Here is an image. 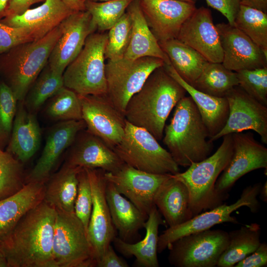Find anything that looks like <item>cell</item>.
I'll use <instances>...</instances> for the list:
<instances>
[{"mask_svg":"<svg viewBox=\"0 0 267 267\" xmlns=\"http://www.w3.org/2000/svg\"><path fill=\"white\" fill-rule=\"evenodd\" d=\"M56 209L43 201L0 242L8 267H56L52 254Z\"/></svg>","mask_w":267,"mask_h":267,"instance_id":"cell-1","label":"cell"},{"mask_svg":"<svg viewBox=\"0 0 267 267\" xmlns=\"http://www.w3.org/2000/svg\"><path fill=\"white\" fill-rule=\"evenodd\" d=\"M186 92L163 66L153 71L141 88L129 100L124 117L127 121L142 128L158 140L162 139L166 120Z\"/></svg>","mask_w":267,"mask_h":267,"instance_id":"cell-2","label":"cell"},{"mask_svg":"<svg viewBox=\"0 0 267 267\" xmlns=\"http://www.w3.org/2000/svg\"><path fill=\"white\" fill-rule=\"evenodd\" d=\"M205 126L190 96H184L175 106L170 123L165 126L163 142L179 166L189 167L209 156L213 149Z\"/></svg>","mask_w":267,"mask_h":267,"instance_id":"cell-3","label":"cell"},{"mask_svg":"<svg viewBox=\"0 0 267 267\" xmlns=\"http://www.w3.org/2000/svg\"><path fill=\"white\" fill-rule=\"evenodd\" d=\"M59 25L43 38L20 44L0 55V76L18 101L24 100L47 64L52 49L61 35Z\"/></svg>","mask_w":267,"mask_h":267,"instance_id":"cell-4","label":"cell"},{"mask_svg":"<svg viewBox=\"0 0 267 267\" xmlns=\"http://www.w3.org/2000/svg\"><path fill=\"white\" fill-rule=\"evenodd\" d=\"M216 151L205 159L192 163L185 172L173 175L188 189L193 216L212 209L224 200L216 192V181L229 162L233 152L232 134L224 135Z\"/></svg>","mask_w":267,"mask_h":267,"instance_id":"cell-5","label":"cell"},{"mask_svg":"<svg viewBox=\"0 0 267 267\" xmlns=\"http://www.w3.org/2000/svg\"><path fill=\"white\" fill-rule=\"evenodd\" d=\"M107 34L93 33L63 74L64 86L80 95L107 96L104 49Z\"/></svg>","mask_w":267,"mask_h":267,"instance_id":"cell-6","label":"cell"},{"mask_svg":"<svg viewBox=\"0 0 267 267\" xmlns=\"http://www.w3.org/2000/svg\"><path fill=\"white\" fill-rule=\"evenodd\" d=\"M146 130L126 122L124 134L113 150L123 162L136 169L154 174L180 172L168 150Z\"/></svg>","mask_w":267,"mask_h":267,"instance_id":"cell-7","label":"cell"},{"mask_svg":"<svg viewBox=\"0 0 267 267\" xmlns=\"http://www.w3.org/2000/svg\"><path fill=\"white\" fill-rule=\"evenodd\" d=\"M164 64L162 59L154 57L108 60L105 65L108 98L124 116L131 97L139 90L153 71Z\"/></svg>","mask_w":267,"mask_h":267,"instance_id":"cell-8","label":"cell"},{"mask_svg":"<svg viewBox=\"0 0 267 267\" xmlns=\"http://www.w3.org/2000/svg\"><path fill=\"white\" fill-rule=\"evenodd\" d=\"M56 211L52 244L56 267H95L88 233L81 221L75 213Z\"/></svg>","mask_w":267,"mask_h":267,"instance_id":"cell-9","label":"cell"},{"mask_svg":"<svg viewBox=\"0 0 267 267\" xmlns=\"http://www.w3.org/2000/svg\"><path fill=\"white\" fill-rule=\"evenodd\" d=\"M262 185L261 182L249 185L243 190L240 198L234 203H223L198 214L182 223L169 227L158 237V253H161L173 242L185 235L210 229L223 222L238 223L237 219L231 214L240 207L246 206L252 213H257L260 208L257 196Z\"/></svg>","mask_w":267,"mask_h":267,"instance_id":"cell-10","label":"cell"},{"mask_svg":"<svg viewBox=\"0 0 267 267\" xmlns=\"http://www.w3.org/2000/svg\"><path fill=\"white\" fill-rule=\"evenodd\" d=\"M228 232L208 229L182 236L168 248V261L176 267H215L227 248Z\"/></svg>","mask_w":267,"mask_h":267,"instance_id":"cell-11","label":"cell"},{"mask_svg":"<svg viewBox=\"0 0 267 267\" xmlns=\"http://www.w3.org/2000/svg\"><path fill=\"white\" fill-rule=\"evenodd\" d=\"M233 152L230 160L215 184L217 194L224 201L236 181L255 170L267 169V148L251 133L232 134Z\"/></svg>","mask_w":267,"mask_h":267,"instance_id":"cell-12","label":"cell"},{"mask_svg":"<svg viewBox=\"0 0 267 267\" xmlns=\"http://www.w3.org/2000/svg\"><path fill=\"white\" fill-rule=\"evenodd\" d=\"M225 97L229 107L228 118L222 129L210 140L213 142L226 134L252 130L259 134L263 143L267 144V106L239 86L229 90Z\"/></svg>","mask_w":267,"mask_h":267,"instance_id":"cell-13","label":"cell"},{"mask_svg":"<svg viewBox=\"0 0 267 267\" xmlns=\"http://www.w3.org/2000/svg\"><path fill=\"white\" fill-rule=\"evenodd\" d=\"M85 169L89 177L92 196L88 237L96 264L111 245L116 237V232L106 200L105 171L100 169Z\"/></svg>","mask_w":267,"mask_h":267,"instance_id":"cell-14","label":"cell"},{"mask_svg":"<svg viewBox=\"0 0 267 267\" xmlns=\"http://www.w3.org/2000/svg\"><path fill=\"white\" fill-rule=\"evenodd\" d=\"M59 25L61 35L52 49L47 64L55 73L63 75L82 49L87 38L97 27L87 10L74 12Z\"/></svg>","mask_w":267,"mask_h":267,"instance_id":"cell-15","label":"cell"},{"mask_svg":"<svg viewBox=\"0 0 267 267\" xmlns=\"http://www.w3.org/2000/svg\"><path fill=\"white\" fill-rule=\"evenodd\" d=\"M171 175L149 173L125 163L115 172L104 173L106 180L146 216L155 206L158 189Z\"/></svg>","mask_w":267,"mask_h":267,"instance_id":"cell-16","label":"cell"},{"mask_svg":"<svg viewBox=\"0 0 267 267\" xmlns=\"http://www.w3.org/2000/svg\"><path fill=\"white\" fill-rule=\"evenodd\" d=\"M86 129L113 148L125 133L126 120L107 96L78 95Z\"/></svg>","mask_w":267,"mask_h":267,"instance_id":"cell-17","label":"cell"},{"mask_svg":"<svg viewBox=\"0 0 267 267\" xmlns=\"http://www.w3.org/2000/svg\"><path fill=\"white\" fill-rule=\"evenodd\" d=\"M216 26L225 68L236 72L267 66V54L239 29L228 23Z\"/></svg>","mask_w":267,"mask_h":267,"instance_id":"cell-18","label":"cell"},{"mask_svg":"<svg viewBox=\"0 0 267 267\" xmlns=\"http://www.w3.org/2000/svg\"><path fill=\"white\" fill-rule=\"evenodd\" d=\"M145 19L159 43L177 39L195 4L179 0H140Z\"/></svg>","mask_w":267,"mask_h":267,"instance_id":"cell-19","label":"cell"},{"mask_svg":"<svg viewBox=\"0 0 267 267\" xmlns=\"http://www.w3.org/2000/svg\"><path fill=\"white\" fill-rule=\"evenodd\" d=\"M177 39L196 50L208 62L222 63L223 55L220 36L209 9L196 8L183 23Z\"/></svg>","mask_w":267,"mask_h":267,"instance_id":"cell-20","label":"cell"},{"mask_svg":"<svg viewBox=\"0 0 267 267\" xmlns=\"http://www.w3.org/2000/svg\"><path fill=\"white\" fill-rule=\"evenodd\" d=\"M85 129L83 120L61 121L52 127L40 158L26 176V183H45L61 155L70 147L78 134Z\"/></svg>","mask_w":267,"mask_h":267,"instance_id":"cell-21","label":"cell"},{"mask_svg":"<svg viewBox=\"0 0 267 267\" xmlns=\"http://www.w3.org/2000/svg\"><path fill=\"white\" fill-rule=\"evenodd\" d=\"M68 149L65 163L72 166L113 172L124 164L113 148L86 129L78 134Z\"/></svg>","mask_w":267,"mask_h":267,"instance_id":"cell-22","label":"cell"},{"mask_svg":"<svg viewBox=\"0 0 267 267\" xmlns=\"http://www.w3.org/2000/svg\"><path fill=\"white\" fill-rule=\"evenodd\" d=\"M74 12L62 0H45L37 7L5 17L0 22L12 27L26 29L35 41L44 37Z\"/></svg>","mask_w":267,"mask_h":267,"instance_id":"cell-23","label":"cell"},{"mask_svg":"<svg viewBox=\"0 0 267 267\" xmlns=\"http://www.w3.org/2000/svg\"><path fill=\"white\" fill-rule=\"evenodd\" d=\"M41 132L35 114L18 101L9 141L6 151L23 164L29 161L40 148Z\"/></svg>","mask_w":267,"mask_h":267,"instance_id":"cell-24","label":"cell"},{"mask_svg":"<svg viewBox=\"0 0 267 267\" xmlns=\"http://www.w3.org/2000/svg\"><path fill=\"white\" fill-rule=\"evenodd\" d=\"M165 222L155 205L149 212L143 227L146 230L145 237L135 243L124 241L115 237L112 242L117 250L124 256L135 258L134 264L140 267H159L157 257L158 229Z\"/></svg>","mask_w":267,"mask_h":267,"instance_id":"cell-25","label":"cell"},{"mask_svg":"<svg viewBox=\"0 0 267 267\" xmlns=\"http://www.w3.org/2000/svg\"><path fill=\"white\" fill-rule=\"evenodd\" d=\"M154 203L169 227L182 223L193 217L188 189L173 175L160 185Z\"/></svg>","mask_w":267,"mask_h":267,"instance_id":"cell-26","label":"cell"},{"mask_svg":"<svg viewBox=\"0 0 267 267\" xmlns=\"http://www.w3.org/2000/svg\"><path fill=\"white\" fill-rule=\"evenodd\" d=\"M44 183L29 182L16 193L0 200V242L27 212L44 200Z\"/></svg>","mask_w":267,"mask_h":267,"instance_id":"cell-27","label":"cell"},{"mask_svg":"<svg viewBox=\"0 0 267 267\" xmlns=\"http://www.w3.org/2000/svg\"><path fill=\"white\" fill-rule=\"evenodd\" d=\"M164 67L189 94L208 131L210 138L218 134L224 127L228 116L226 97H216L200 91L183 80L171 64H165Z\"/></svg>","mask_w":267,"mask_h":267,"instance_id":"cell-28","label":"cell"},{"mask_svg":"<svg viewBox=\"0 0 267 267\" xmlns=\"http://www.w3.org/2000/svg\"><path fill=\"white\" fill-rule=\"evenodd\" d=\"M126 11L132 20L131 41L124 57L135 59L143 57H154L162 59L165 64H171L167 54L150 29L142 11L140 0H134Z\"/></svg>","mask_w":267,"mask_h":267,"instance_id":"cell-29","label":"cell"},{"mask_svg":"<svg viewBox=\"0 0 267 267\" xmlns=\"http://www.w3.org/2000/svg\"><path fill=\"white\" fill-rule=\"evenodd\" d=\"M105 191L113 225L118 231L120 238L130 242V240L137 235L139 229L143 227L148 216L122 196L108 181Z\"/></svg>","mask_w":267,"mask_h":267,"instance_id":"cell-30","label":"cell"},{"mask_svg":"<svg viewBox=\"0 0 267 267\" xmlns=\"http://www.w3.org/2000/svg\"><path fill=\"white\" fill-rule=\"evenodd\" d=\"M82 169L64 163L61 168L51 175L45 183L43 201L56 210L74 213L78 174Z\"/></svg>","mask_w":267,"mask_h":267,"instance_id":"cell-31","label":"cell"},{"mask_svg":"<svg viewBox=\"0 0 267 267\" xmlns=\"http://www.w3.org/2000/svg\"><path fill=\"white\" fill-rule=\"evenodd\" d=\"M159 44L175 71L183 80L192 86L208 61L196 50L177 39Z\"/></svg>","mask_w":267,"mask_h":267,"instance_id":"cell-32","label":"cell"},{"mask_svg":"<svg viewBox=\"0 0 267 267\" xmlns=\"http://www.w3.org/2000/svg\"><path fill=\"white\" fill-rule=\"evenodd\" d=\"M260 225L252 223L228 232L229 243L218 262V267H233L259 246Z\"/></svg>","mask_w":267,"mask_h":267,"instance_id":"cell-33","label":"cell"},{"mask_svg":"<svg viewBox=\"0 0 267 267\" xmlns=\"http://www.w3.org/2000/svg\"><path fill=\"white\" fill-rule=\"evenodd\" d=\"M238 85L236 72L227 69L222 63L208 61L192 86L209 95L224 97Z\"/></svg>","mask_w":267,"mask_h":267,"instance_id":"cell-34","label":"cell"},{"mask_svg":"<svg viewBox=\"0 0 267 267\" xmlns=\"http://www.w3.org/2000/svg\"><path fill=\"white\" fill-rule=\"evenodd\" d=\"M64 87L63 75L55 73L47 64L23 100L27 109L35 114L50 98Z\"/></svg>","mask_w":267,"mask_h":267,"instance_id":"cell-35","label":"cell"},{"mask_svg":"<svg viewBox=\"0 0 267 267\" xmlns=\"http://www.w3.org/2000/svg\"><path fill=\"white\" fill-rule=\"evenodd\" d=\"M233 26L267 54V13L240 5Z\"/></svg>","mask_w":267,"mask_h":267,"instance_id":"cell-36","label":"cell"},{"mask_svg":"<svg viewBox=\"0 0 267 267\" xmlns=\"http://www.w3.org/2000/svg\"><path fill=\"white\" fill-rule=\"evenodd\" d=\"M45 114L53 121L83 120L82 105L78 94L63 87L48 100Z\"/></svg>","mask_w":267,"mask_h":267,"instance_id":"cell-37","label":"cell"},{"mask_svg":"<svg viewBox=\"0 0 267 267\" xmlns=\"http://www.w3.org/2000/svg\"><path fill=\"white\" fill-rule=\"evenodd\" d=\"M25 178L23 163L0 148V200L21 190L26 184Z\"/></svg>","mask_w":267,"mask_h":267,"instance_id":"cell-38","label":"cell"},{"mask_svg":"<svg viewBox=\"0 0 267 267\" xmlns=\"http://www.w3.org/2000/svg\"><path fill=\"white\" fill-rule=\"evenodd\" d=\"M133 0H85V9L91 15L97 29L100 32H103L108 30L120 19Z\"/></svg>","mask_w":267,"mask_h":267,"instance_id":"cell-39","label":"cell"},{"mask_svg":"<svg viewBox=\"0 0 267 267\" xmlns=\"http://www.w3.org/2000/svg\"><path fill=\"white\" fill-rule=\"evenodd\" d=\"M132 30V20L126 11L108 30L104 49L105 59L114 61L124 57L130 43Z\"/></svg>","mask_w":267,"mask_h":267,"instance_id":"cell-40","label":"cell"},{"mask_svg":"<svg viewBox=\"0 0 267 267\" xmlns=\"http://www.w3.org/2000/svg\"><path fill=\"white\" fill-rule=\"evenodd\" d=\"M18 101L11 89L0 82V148L7 146L11 136Z\"/></svg>","mask_w":267,"mask_h":267,"instance_id":"cell-41","label":"cell"},{"mask_svg":"<svg viewBox=\"0 0 267 267\" xmlns=\"http://www.w3.org/2000/svg\"><path fill=\"white\" fill-rule=\"evenodd\" d=\"M239 86L248 95L267 106V66L236 72Z\"/></svg>","mask_w":267,"mask_h":267,"instance_id":"cell-42","label":"cell"},{"mask_svg":"<svg viewBox=\"0 0 267 267\" xmlns=\"http://www.w3.org/2000/svg\"><path fill=\"white\" fill-rule=\"evenodd\" d=\"M92 206V196L87 172L83 168L78 174V185L74 213L83 224L88 233Z\"/></svg>","mask_w":267,"mask_h":267,"instance_id":"cell-43","label":"cell"},{"mask_svg":"<svg viewBox=\"0 0 267 267\" xmlns=\"http://www.w3.org/2000/svg\"><path fill=\"white\" fill-rule=\"evenodd\" d=\"M32 41L26 29L12 27L0 22V55L20 44Z\"/></svg>","mask_w":267,"mask_h":267,"instance_id":"cell-44","label":"cell"},{"mask_svg":"<svg viewBox=\"0 0 267 267\" xmlns=\"http://www.w3.org/2000/svg\"><path fill=\"white\" fill-rule=\"evenodd\" d=\"M207 5L220 12L233 26L240 7V0H206Z\"/></svg>","mask_w":267,"mask_h":267,"instance_id":"cell-45","label":"cell"},{"mask_svg":"<svg viewBox=\"0 0 267 267\" xmlns=\"http://www.w3.org/2000/svg\"><path fill=\"white\" fill-rule=\"evenodd\" d=\"M267 266V244L264 242L251 254L235 265L234 267H264Z\"/></svg>","mask_w":267,"mask_h":267,"instance_id":"cell-46","label":"cell"},{"mask_svg":"<svg viewBox=\"0 0 267 267\" xmlns=\"http://www.w3.org/2000/svg\"><path fill=\"white\" fill-rule=\"evenodd\" d=\"M97 267H128V264L120 258L113 247L110 245L100 259L97 261Z\"/></svg>","mask_w":267,"mask_h":267,"instance_id":"cell-47","label":"cell"},{"mask_svg":"<svg viewBox=\"0 0 267 267\" xmlns=\"http://www.w3.org/2000/svg\"><path fill=\"white\" fill-rule=\"evenodd\" d=\"M45 0H9L5 9L3 17L19 15L30 8L36 3L44 2Z\"/></svg>","mask_w":267,"mask_h":267,"instance_id":"cell-48","label":"cell"},{"mask_svg":"<svg viewBox=\"0 0 267 267\" xmlns=\"http://www.w3.org/2000/svg\"><path fill=\"white\" fill-rule=\"evenodd\" d=\"M240 4L267 13V0H240Z\"/></svg>","mask_w":267,"mask_h":267,"instance_id":"cell-49","label":"cell"},{"mask_svg":"<svg viewBox=\"0 0 267 267\" xmlns=\"http://www.w3.org/2000/svg\"><path fill=\"white\" fill-rule=\"evenodd\" d=\"M62 0L68 7L75 11L86 10L84 0Z\"/></svg>","mask_w":267,"mask_h":267,"instance_id":"cell-50","label":"cell"},{"mask_svg":"<svg viewBox=\"0 0 267 267\" xmlns=\"http://www.w3.org/2000/svg\"><path fill=\"white\" fill-rule=\"evenodd\" d=\"M259 198L263 202L267 203V181H266L264 184L262 185L260 192Z\"/></svg>","mask_w":267,"mask_h":267,"instance_id":"cell-51","label":"cell"},{"mask_svg":"<svg viewBox=\"0 0 267 267\" xmlns=\"http://www.w3.org/2000/svg\"><path fill=\"white\" fill-rule=\"evenodd\" d=\"M9 1V0H0V20L3 17Z\"/></svg>","mask_w":267,"mask_h":267,"instance_id":"cell-52","label":"cell"},{"mask_svg":"<svg viewBox=\"0 0 267 267\" xmlns=\"http://www.w3.org/2000/svg\"><path fill=\"white\" fill-rule=\"evenodd\" d=\"M0 267H8L6 259L0 248Z\"/></svg>","mask_w":267,"mask_h":267,"instance_id":"cell-53","label":"cell"},{"mask_svg":"<svg viewBox=\"0 0 267 267\" xmlns=\"http://www.w3.org/2000/svg\"><path fill=\"white\" fill-rule=\"evenodd\" d=\"M179 0L184 1H186V2H190V3H192L194 4H195L197 1V0Z\"/></svg>","mask_w":267,"mask_h":267,"instance_id":"cell-54","label":"cell"},{"mask_svg":"<svg viewBox=\"0 0 267 267\" xmlns=\"http://www.w3.org/2000/svg\"><path fill=\"white\" fill-rule=\"evenodd\" d=\"M89 0V1H106L108 0Z\"/></svg>","mask_w":267,"mask_h":267,"instance_id":"cell-55","label":"cell"}]
</instances>
